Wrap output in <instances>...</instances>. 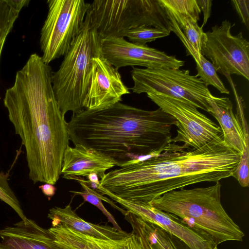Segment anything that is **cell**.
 <instances>
[{"instance_id":"2","label":"cell","mask_w":249,"mask_h":249,"mask_svg":"<svg viewBox=\"0 0 249 249\" xmlns=\"http://www.w3.org/2000/svg\"><path fill=\"white\" fill-rule=\"evenodd\" d=\"M241 156L222 136L199 149L167 150L111 170L100 178V185L120 198L149 202L173 190L232 176Z\"/></svg>"},{"instance_id":"15","label":"cell","mask_w":249,"mask_h":249,"mask_svg":"<svg viewBox=\"0 0 249 249\" xmlns=\"http://www.w3.org/2000/svg\"><path fill=\"white\" fill-rule=\"evenodd\" d=\"M0 249H63L48 229L26 218L0 230Z\"/></svg>"},{"instance_id":"1","label":"cell","mask_w":249,"mask_h":249,"mask_svg":"<svg viewBox=\"0 0 249 249\" xmlns=\"http://www.w3.org/2000/svg\"><path fill=\"white\" fill-rule=\"evenodd\" d=\"M52 75L42 57L32 54L3 99L9 119L25 147L29 177L34 184L57 182L69 146L68 123L56 100Z\"/></svg>"},{"instance_id":"10","label":"cell","mask_w":249,"mask_h":249,"mask_svg":"<svg viewBox=\"0 0 249 249\" xmlns=\"http://www.w3.org/2000/svg\"><path fill=\"white\" fill-rule=\"evenodd\" d=\"M147 97L159 108L177 121V135L171 142H182L187 149H199L223 136L220 126L197 108L188 103L169 96L151 93Z\"/></svg>"},{"instance_id":"26","label":"cell","mask_w":249,"mask_h":249,"mask_svg":"<svg viewBox=\"0 0 249 249\" xmlns=\"http://www.w3.org/2000/svg\"><path fill=\"white\" fill-rule=\"evenodd\" d=\"M242 125L245 135V144L239 163L232 176L237 180L241 186L246 187L249 184V136L247 122H242Z\"/></svg>"},{"instance_id":"3","label":"cell","mask_w":249,"mask_h":249,"mask_svg":"<svg viewBox=\"0 0 249 249\" xmlns=\"http://www.w3.org/2000/svg\"><path fill=\"white\" fill-rule=\"evenodd\" d=\"M70 141L95 150L117 165L155 152L177 149L171 130L177 120L159 108L146 110L121 102L101 110L83 109L68 123Z\"/></svg>"},{"instance_id":"23","label":"cell","mask_w":249,"mask_h":249,"mask_svg":"<svg viewBox=\"0 0 249 249\" xmlns=\"http://www.w3.org/2000/svg\"><path fill=\"white\" fill-rule=\"evenodd\" d=\"M72 179L78 181L81 185L84 191L82 192L74 191L70 192L75 195L81 196L85 201L88 202L89 203L95 206L107 217L108 220L111 223L113 227L118 230H122L114 217L106 209L102 202V200H103L105 202H107L114 208L120 211L124 215H125L127 213V211H124L122 208L118 207L110 199L97 193L89 187L88 184V180H84L79 177H74Z\"/></svg>"},{"instance_id":"8","label":"cell","mask_w":249,"mask_h":249,"mask_svg":"<svg viewBox=\"0 0 249 249\" xmlns=\"http://www.w3.org/2000/svg\"><path fill=\"white\" fill-rule=\"evenodd\" d=\"M40 32L42 58L46 64L65 56L84 24L90 3L84 0H48Z\"/></svg>"},{"instance_id":"31","label":"cell","mask_w":249,"mask_h":249,"mask_svg":"<svg viewBox=\"0 0 249 249\" xmlns=\"http://www.w3.org/2000/svg\"><path fill=\"white\" fill-rule=\"evenodd\" d=\"M87 178H88V180L90 182L94 183L98 186L100 185V182L98 178V176L96 173H90L87 176Z\"/></svg>"},{"instance_id":"5","label":"cell","mask_w":249,"mask_h":249,"mask_svg":"<svg viewBox=\"0 0 249 249\" xmlns=\"http://www.w3.org/2000/svg\"><path fill=\"white\" fill-rule=\"evenodd\" d=\"M101 39L87 14L82 28L59 69L52 72L53 91L62 114L84 109L92 59L102 55Z\"/></svg>"},{"instance_id":"29","label":"cell","mask_w":249,"mask_h":249,"mask_svg":"<svg viewBox=\"0 0 249 249\" xmlns=\"http://www.w3.org/2000/svg\"><path fill=\"white\" fill-rule=\"evenodd\" d=\"M197 4L199 6L200 10L202 11L203 13V24L201 27H203L206 24L208 18L211 15V11L212 7V0H196Z\"/></svg>"},{"instance_id":"25","label":"cell","mask_w":249,"mask_h":249,"mask_svg":"<svg viewBox=\"0 0 249 249\" xmlns=\"http://www.w3.org/2000/svg\"><path fill=\"white\" fill-rule=\"evenodd\" d=\"M170 33L161 28L142 26L130 29L125 34L124 37H127L133 43L144 45L159 38L167 36Z\"/></svg>"},{"instance_id":"27","label":"cell","mask_w":249,"mask_h":249,"mask_svg":"<svg viewBox=\"0 0 249 249\" xmlns=\"http://www.w3.org/2000/svg\"><path fill=\"white\" fill-rule=\"evenodd\" d=\"M8 173L0 171V199L10 206L21 218H27L21 208L19 201L8 183Z\"/></svg>"},{"instance_id":"21","label":"cell","mask_w":249,"mask_h":249,"mask_svg":"<svg viewBox=\"0 0 249 249\" xmlns=\"http://www.w3.org/2000/svg\"><path fill=\"white\" fill-rule=\"evenodd\" d=\"M29 2V0H0V60L7 36L21 10Z\"/></svg>"},{"instance_id":"11","label":"cell","mask_w":249,"mask_h":249,"mask_svg":"<svg viewBox=\"0 0 249 249\" xmlns=\"http://www.w3.org/2000/svg\"><path fill=\"white\" fill-rule=\"evenodd\" d=\"M101 48L103 56L117 69L127 66L179 69L185 62L146 45L128 41L124 37L104 38L101 40Z\"/></svg>"},{"instance_id":"7","label":"cell","mask_w":249,"mask_h":249,"mask_svg":"<svg viewBox=\"0 0 249 249\" xmlns=\"http://www.w3.org/2000/svg\"><path fill=\"white\" fill-rule=\"evenodd\" d=\"M137 94L142 93L169 96L193 105L208 113L211 109L208 100L213 95L203 82L189 70L167 67L140 68L131 71Z\"/></svg>"},{"instance_id":"20","label":"cell","mask_w":249,"mask_h":249,"mask_svg":"<svg viewBox=\"0 0 249 249\" xmlns=\"http://www.w3.org/2000/svg\"><path fill=\"white\" fill-rule=\"evenodd\" d=\"M170 22L172 31L184 44L187 54L192 55L196 62H199L201 55V40L204 33L203 28L199 27L197 22L190 18L184 19L179 26L173 22Z\"/></svg>"},{"instance_id":"33","label":"cell","mask_w":249,"mask_h":249,"mask_svg":"<svg viewBox=\"0 0 249 249\" xmlns=\"http://www.w3.org/2000/svg\"><path fill=\"white\" fill-rule=\"evenodd\" d=\"M213 249H218V248L217 247H214V248H213Z\"/></svg>"},{"instance_id":"19","label":"cell","mask_w":249,"mask_h":249,"mask_svg":"<svg viewBox=\"0 0 249 249\" xmlns=\"http://www.w3.org/2000/svg\"><path fill=\"white\" fill-rule=\"evenodd\" d=\"M133 224L146 237L153 249H190L178 238L138 216L133 218Z\"/></svg>"},{"instance_id":"12","label":"cell","mask_w":249,"mask_h":249,"mask_svg":"<svg viewBox=\"0 0 249 249\" xmlns=\"http://www.w3.org/2000/svg\"><path fill=\"white\" fill-rule=\"evenodd\" d=\"M97 188L98 192L109 196L127 211L178 238L190 249H213L216 247L211 238L188 227L173 214L158 209L148 202L120 198L101 185Z\"/></svg>"},{"instance_id":"28","label":"cell","mask_w":249,"mask_h":249,"mask_svg":"<svg viewBox=\"0 0 249 249\" xmlns=\"http://www.w3.org/2000/svg\"><path fill=\"white\" fill-rule=\"evenodd\" d=\"M242 22L248 29L249 25V0H233L231 1Z\"/></svg>"},{"instance_id":"22","label":"cell","mask_w":249,"mask_h":249,"mask_svg":"<svg viewBox=\"0 0 249 249\" xmlns=\"http://www.w3.org/2000/svg\"><path fill=\"white\" fill-rule=\"evenodd\" d=\"M164 8L170 21L180 25L190 18L197 22L201 10L196 0H159Z\"/></svg>"},{"instance_id":"14","label":"cell","mask_w":249,"mask_h":249,"mask_svg":"<svg viewBox=\"0 0 249 249\" xmlns=\"http://www.w3.org/2000/svg\"><path fill=\"white\" fill-rule=\"evenodd\" d=\"M48 230L54 243L63 249H148L144 237L134 230L129 235L119 239L97 238L78 232L63 224L52 226Z\"/></svg>"},{"instance_id":"6","label":"cell","mask_w":249,"mask_h":249,"mask_svg":"<svg viewBox=\"0 0 249 249\" xmlns=\"http://www.w3.org/2000/svg\"><path fill=\"white\" fill-rule=\"evenodd\" d=\"M87 14L101 40L124 37L128 30L142 26L172 31L167 13L159 0H94Z\"/></svg>"},{"instance_id":"13","label":"cell","mask_w":249,"mask_h":249,"mask_svg":"<svg viewBox=\"0 0 249 249\" xmlns=\"http://www.w3.org/2000/svg\"><path fill=\"white\" fill-rule=\"evenodd\" d=\"M118 70L102 55L92 59L84 108L92 110L106 108L120 102L123 95L130 93Z\"/></svg>"},{"instance_id":"17","label":"cell","mask_w":249,"mask_h":249,"mask_svg":"<svg viewBox=\"0 0 249 249\" xmlns=\"http://www.w3.org/2000/svg\"><path fill=\"white\" fill-rule=\"evenodd\" d=\"M208 102L211 107L209 113L219 123L224 142L242 154L245 144L244 130L238 114L233 113L232 102L227 97L213 95Z\"/></svg>"},{"instance_id":"24","label":"cell","mask_w":249,"mask_h":249,"mask_svg":"<svg viewBox=\"0 0 249 249\" xmlns=\"http://www.w3.org/2000/svg\"><path fill=\"white\" fill-rule=\"evenodd\" d=\"M196 75L208 86L211 85L221 93L229 94L230 92L218 76L216 71L211 62L201 55L199 62H196Z\"/></svg>"},{"instance_id":"30","label":"cell","mask_w":249,"mask_h":249,"mask_svg":"<svg viewBox=\"0 0 249 249\" xmlns=\"http://www.w3.org/2000/svg\"><path fill=\"white\" fill-rule=\"evenodd\" d=\"M39 188L44 195L49 197L53 196L56 190V188L53 185L48 183L39 186Z\"/></svg>"},{"instance_id":"9","label":"cell","mask_w":249,"mask_h":249,"mask_svg":"<svg viewBox=\"0 0 249 249\" xmlns=\"http://www.w3.org/2000/svg\"><path fill=\"white\" fill-rule=\"evenodd\" d=\"M228 20L220 26L203 33L201 40V54L209 58L216 71L224 75L236 74L249 79V42L242 32L231 33L234 26Z\"/></svg>"},{"instance_id":"32","label":"cell","mask_w":249,"mask_h":249,"mask_svg":"<svg viewBox=\"0 0 249 249\" xmlns=\"http://www.w3.org/2000/svg\"><path fill=\"white\" fill-rule=\"evenodd\" d=\"M141 234L142 235V236L144 237V238L145 239V240L146 241V244L147 245V247H148V249H153L151 247V245H150L146 237L142 233H141Z\"/></svg>"},{"instance_id":"18","label":"cell","mask_w":249,"mask_h":249,"mask_svg":"<svg viewBox=\"0 0 249 249\" xmlns=\"http://www.w3.org/2000/svg\"><path fill=\"white\" fill-rule=\"evenodd\" d=\"M48 217L52 226L59 224L66 225L71 229L86 234L106 239H119L129 235L124 231L114 227L89 223L79 217L69 204L63 208L55 207L49 210Z\"/></svg>"},{"instance_id":"16","label":"cell","mask_w":249,"mask_h":249,"mask_svg":"<svg viewBox=\"0 0 249 249\" xmlns=\"http://www.w3.org/2000/svg\"><path fill=\"white\" fill-rule=\"evenodd\" d=\"M111 158L92 148L80 144L66 149L62 161L61 175L66 179L87 177L95 173L100 178L105 172L117 166Z\"/></svg>"},{"instance_id":"4","label":"cell","mask_w":249,"mask_h":249,"mask_svg":"<svg viewBox=\"0 0 249 249\" xmlns=\"http://www.w3.org/2000/svg\"><path fill=\"white\" fill-rule=\"evenodd\" d=\"M221 185L180 189L149 202L155 208L173 214L183 224L212 239L215 247L229 241L242 242L245 236L221 202Z\"/></svg>"}]
</instances>
